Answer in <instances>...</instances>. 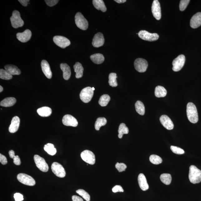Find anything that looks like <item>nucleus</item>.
<instances>
[{
    "mask_svg": "<svg viewBox=\"0 0 201 201\" xmlns=\"http://www.w3.org/2000/svg\"><path fill=\"white\" fill-rule=\"evenodd\" d=\"M160 179L162 183L167 185L170 184L172 181V177L169 174H163L160 176Z\"/></svg>",
    "mask_w": 201,
    "mask_h": 201,
    "instance_id": "37",
    "label": "nucleus"
},
{
    "mask_svg": "<svg viewBox=\"0 0 201 201\" xmlns=\"http://www.w3.org/2000/svg\"><path fill=\"white\" fill-rule=\"evenodd\" d=\"M17 179L21 183L28 186H34L36 184V181L34 179L26 174H18L17 175Z\"/></svg>",
    "mask_w": 201,
    "mask_h": 201,
    "instance_id": "6",
    "label": "nucleus"
},
{
    "mask_svg": "<svg viewBox=\"0 0 201 201\" xmlns=\"http://www.w3.org/2000/svg\"><path fill=\"white\" fill-rule=\"evenodd\" d=\"M116 169H117V170L119 171V172H122L124 171L125 170V169H126L127 167V166L125 165V164L121 163H119L118 162H117L115 166Z\"/></svg>",
    "mask_w": 201,
    "mask_h": 201,
    "instance_id": "43",
    "label": "nucleus"
},
{
    "mask_svg": "<svg viewBox=\"0 0 201 201\" xmlns=\"http://www.w3.org/2000/svg\"><path fill=\"white\" fill-rule=\"evenodd\" d=\"M135 109L137 113L140 115H143L145 113V107L143 102L138 100L135 104Z\"/></svg>",
    "mask_w": 201,
    "mask_h": 201,
    "instance_id": "31",
    "label": "nucleus"
},
{
    "mask_svg": "<svg viewBox=\"0 0 201 201\" xmlns=\"http://www.w3.org/2000/svg\"><path fill=\"white\" fill-rule=\"evenodd\" d=\"M114 1L119 3H122L126 2V0H115V1Z\"/></svg>",
    "mask_w": 201,
    "mask_h": 201,
    "instance_id": "52",
    "label": "nucleus"
},
{
    "mask_svg": "<svg viewBox=\"0 0 201 201\" xmlns=\"http://www.w3.org/2000/svg\"><path fill=\"white\" fill-rule=\"evenodd\" d=\"M18 1L21 3V4L24 7H27V6L29 0H19Z\"/></svg>",
    "mask_w": 201,
    "mask_h": 201,
    "instance_id": "49",
    "label": "nucleus"
},
{
    "mask_svg": "<svg viewBox=\"0 0 201 201\" xmlns=\"http://www.w3.org/2000/svg\"><path fill=\"white\" fill-rule=\"evenodd\" d=\"M104 42L105 40L103 34L101 32H98L94 36L92 44L95 47H99L104 45Z\"/></svg>",
    "mask_w": 201,
    "mask_h": 201,
    "instance_id": "16",
    "label": "nucleus"
},
{
    "mask_svg": "<svg viewBox=\"0 0 201 201\" xmlns=\"http://www.w3.org/2000/svg\"><path fill=\"white\" fill-rule=\"evenodd\" d=\"M51 169L52 172L57 177L60 178L65 177L66 173L65 169L61 164L57 162H54L52 164Z\"/></svg>",
    "mask_w": 201,
    "mask_h": 201,
    "instance_id": "11",
    "label": "nucleus"
},
{
    "mask_svg": "<svg viewBox=\"0 0 201 201\" xmlns=\"http://www.w3.org/2000/svg\"><path fill=\"white\" fill-rule=\"evenodd\" d=\"M41 67L42 72L46 76L48 79H51L52 76V73L48 62L46 60H42L41 62Z\"/></svg>",
    "mask_w": 201,
    "mask_h": 201,
    "instance_id": "20",
    "label": "nucleus"
},
{
    "mask_svg": "<svg viewBox=\"0 0 201 201\" xmlns=\"http://www.w3.org/2000/svg\"><path fill=\"white\" fill-rule=\"evenodd\" d=\"M109 83L110 86L114 87H116L118 86L117 78V76L116 73H111L109 75Z\"/></svg>",
    "mask_w": 201,
    "mask_h": 201,
    "instance_id": "36",
    "label": "nucleus"
},
{
    "mask_svg": "<svg viewBox=\"0 0 201 201\" xmlns=\"http://www.w3.org/2000/svg\"><path fill=\"white\" fill-rule=\"evenodd\" d=\"M112 191L114 193H117L118 192H123L124 190L122 187L120 185H116L112 189Z\"/></svg>",
    "mask_w": 201,
    "mask_h": 201,
    "instance_id": "45",
    "label": "nucleus"
},
{
    "mask_svg": "<svg viewBox=\"0 0 201 201\" xmlns=\"http://www.w3.org/2000/svg\"><path fill=\"white\" fill-rule=\"evenodd\" d=\"M73 68L75 72H76V78L78 79L82 78L84 70L82 64L80 62H76L73 66Z\"/></svg>",
    "mask_w": 201,
    "mask_h": 201,
    "instance_id": "29",
    "label": "nucleus"
},
{
    "mask_svg": "<svg viewBox=\"0 0 201 201\" xmlns=\"http://www.w3.org/2000/svg\"><path fill=\"white\" fill-rule=\"evenodd\" d=\"M148 65L147 61L144 59H137L135 61V68L139 72L143 73L146 71Z\"/></svg>",
    "mask_w": 201,
    "mask_h": 201,
    "instance_id": "12",
    "label": "nucleus"
},
{
    "mask_svg": "<svg viewBox=\"0 0 201 201\" xmlns=\"http://www.w3.org/2000/svg\"><path fill=\"white\" fill-rule=\"evenodd\" d=\"M38 115L42 117L49 116L52 113L51 108L47 107H43L39 108L37 110Z\"/></svg>",
    "mask_w": 201,
    "mask_h": 201,
    "instance_id": "26",
    "label": "nucleus"
},
{
    "mask_svg": "<svg viewBox=\"0 0 201 201\" xmlns=\"http://www.w3.org/2000/svg\"><path fill=\"white\" fill-rule=\"evenodd\" d=\"M187 117L189 121L196 123L199 120L198 114L196 105L192 102H189L187 106Z\"/></svg>",
    "mask_w": 201,
    "mask_h": 201,
    "instance_id": "1",
    "label": "nucleus"
},
{
    "mask_svg": "<svg viewBox=\"0 0 201 201\" xmlns=\"http://www.w3.org/2000/svg\"><path fill=\"white\" fill-rule=\"evenodd\" d=\"M81 156L83 161L87 163L90 165H94L95 163V155L93 153L89 150L83 151L81 153Z\"/></svg>",
    "mask_w": 201,
    "mask_h": 201,
    "instance_id": "8",
    "label": "nucleus"
},
{
    "mask_svg": "<svg viewBox=\"0 0 201 201\" xmlns=\"http://www.w3.org/2000/svg\"><path fill=\"white\" fill-rule=\"evenodd\" d=\"M92 90H93L94 91L95 90V88H94V87H92Z\"/></svg>",
    "mask_w": 201,
    "mask_h": 201,
    "instance_id": "54",
    "label": "nucleus"
},
{
    "mask_svg": "<svg viewBox=\"0 0 201 201\" xmlns=\"http://www.w3.org/2000/svg\"><path fill=\"white\" fill-rule=\"evenodd\" d=\"M10 20L12 26L15 28L22 27L24 24V21L21 19L20 13L18 11H13Z\"/></svg>",
    "mask_w": 201,
    "mask_h": 201,
    "instance_id": "3",
    "label": "nucleus"
},
{
    "mask_svg": "<svg viewBox=\"0 0 201 201\" xmlns=\"http://www.w3.org/2000/svg\"><path fill=\"white\" fill-rule=\"evenodd\" d=\"M16 102V99L15 98L7 97L2 100L0 105L2 107H10L14 105Z\"/></svg>",
    "mask_w": 201,
    "mask_h": 201,
    "instance_id": "25",
    "label": "nucleus"
},
{
    "mask_svg": "<svg viewBox=\"0 0 201 201\" xmlns=\"http://www.w3.org/2000/svg\"><path fill=\"white\" fill-rule=\"evenodd\" d=\"M75 22L76 26L80 29L86 30L88 27V22L82 13L78 12L75 16Z\"/></svg>",
    "mask_w": 201,
    "mask_h": 201,
    "instance_id": "4",
    "label": "nucleus"
},
{
    "mask_svg": "<svg viewBox=\"0 0 201 201\" xmlns=\"http://www.w3.org/2000/svg\"><path fill=\"white\" fill-rule=\"evenodd\" d=\"M190 2V0H181L179 5L180 10L182 11H184Z\"/></svg>",
    "mask_w": 201,
    "mask_h": 201,
    "instance_id": "42",
    "label": "nucleus"
},
{
    "mask_svg": "<svg viewBox=\"0 0 201 201\" xmlns=\"http://www.w3.org/2000/svg\"><path fill=\"white\" fill-rule=\"evenodd\" d=\"M14 198L15 201H22L24 200L23 196L20 193H16L14 194Z\"/></svg>",
    "mask_w": 201,
    "mask_h": 201,
    "instance_id": "46",
    "label": "nucleus"
},
{
    "mask_svg": "<svg viewBox=\"0 0 201 201\" xmlns=\"http://www.w3.org/2000/svg\"><path fill=\"white\" fill-rule=\"evenodd\" d=\"M44 150L50 155H54L56 153L57 150L53 144H47L44 146Z\"/></svg>",
    "mask_w": 201,
    "mask_h": 201,
    "instance_id": "33",
    "label": "nucleus"
},
{
    "mask_svg": "<svg viewBox=\"0 0 201 201\" xmlns=\"http://www.w3.org/2000/svg\"><path fill=\"white\" fill-rule=\"evenodd\" d=\"M76 192L80 196H82L85 200L86 201H90V195L86 191L83 190V189H79V190L76 191Z\"/></svg>",
    "mask_w": 201,
    "mask_h": 201,
    "instance_id": "40",
    "label": "nucleus"
},
{
    "mask_svg": "<svg viewBox=\"0 0 201 201\" xmlns=\"http://www.w3.org/2000/svg\"><path fill=\"white\" fill-rule=\"evenodd\" d=\"M94 95V91L92 88L87 87L81 91L80 94V99L84 103L90 102Z\"/></svg>",
    "mask_w": 201,
    "mask_h": 201,
    "instance_id": "5",
    "label": "nucleus"
},
{
    "mask_svg": "<svg viewBox=\"0 0 201 201\" xmlns=\"http://www.w3.org/2000/svg\"><path fill=\"white\" fill-rule=\"evenodd\" d=\"M63 124L67 126L76 127L78 126V122L76 118L71 115L64 116L62 119Z\"/></svg>",
    "mask_w": 201,
    "mask_h": 201,
    "instance_id": "15",
    "label": "nucleus"
},
{
    "mask_svg": "<svg viewBox=\"0 0 201 201\" xmlns=\"http://www.w3.org/2000/svg\"><path fill=\"white\" fill-rule=\"evenodd\" d=\"M107 123V120L104 117H99L96 120L95 127L96 130H99L100 127L106 125Z\"/></svg>",
    "mask_w": 201,
    "mask_h": 201,
    "instance_id": "35",
    "label": "nucleus"
},
{
    "mask_svg": "<svg viewBox=\"0 0 201 201\" xmlns=\"http://www.w3.org/2000/svg\"><path fill=\"white\" fill-rule=\"evenodd\" d=\"M150 161L151 163L155 165H158L162 162V158L156 154H152L150 157Z\"/></svg>",
    "mask_w": 201,
    "mask_h": 201,
    "instance_id": "39",
    "label": "nucleus"
},
{
    "mask_svg": "<svg viewBox=\"0 0 201 201\" xmlns=\"http://www.w3.org/2000/svg\"><path fill=\"white\" fill-rule=\"evenodd\" d=\"M32 36V33L29 30L27 29L23 32H18L17 34V37L20 41L26 42L29 41Z\"/></svg>",
    "mask_w": 201,
    "mask_h": 201,
    "instance_id": "18",
    "label": "nucleus"
},
{
    "mask_svg": "<svg viewBox=\"0 0 201 201\" xmlns=\"http://www.w3.org/2000/svg\"><path fill=\"white\" fill-rule=\"evenodd\" d=\"M72 199L73 201H84L82 198L78 196H73L72 197Z\"/></svg>",
    "mask_w": 201,
    "mask_h": 201,
    "instance_id": "50",
    "label": "nucleus"
},
{
    "mask_svg": "<svg viewBox=\"0 0 201 201\" xmlns=\"http://www.w3.org/2000/svg\"><path fill=\"white\" fill-rule=\"evenodd\" d=\"M13 163L17 165H20L21 164V160L20 157L18 155L15 156L13 158Z\"/></svg>",
    "mask_w": 201,
    "mask_h": 201,
    "instance_id": "48",
    "label": "nucleus"
},
{
    "mask_svg": "<svg viewBox=\"0 0 201 201\" xmlns=\"http://www.w3.org/2000/svg\"><path fill=\"white\" fill-rule=\"evenodd\" d=\"M0 78L4 80H10L12 78V75L8 71L3 69L0 70Z\"/></svg>",
    "mask_w": 201,
    "mask_h": 201,
    "instance_id": "38",
    "label": "nucleus"
},
{
    "mask_svg": "<svg viewBox=\"0 0 201 201\" xmlns=\"http://www.w3.org/2000/svg\"><path fill=\"white\" fill-rule=\"evenodd\" d=\"M139 185L143 191H146L149 188V186L147 181L146 178L144 174L141 173L138 177Z\"/></svg>",
    "mask_w": 201,
    "mask_h": 201,
    "instance_id": "22",
    "label": "nucleus"
},
{
    "mask_svg": "<svg viewBox=\"0 0 201 201\" xmlns=\"http://www.w3.org/2000/svg\"><path fill=\"white\" fill-rule=\"evenodd\" d=\"M93 4L96 9L98 10L101 11L102 12H105L107 11V8L102 0H93Z\"/></svg>",
    "mask_w": 201,
    "mask_h": 201,
    "instance_id": "27",
    "label": "nucleus"
},
{
    "mask_svg": "<svg viewBox=\"0 0 201 201\" xmlns=\"http://www.w3.org/2000/svg\"><path fill=\"white\" fill-rule=\"evenodd\" d=\"M191 28H196L201 26V12H198L193 15L190 21Z\"/></svg>",
    "mask_w": 201,
    "mask_h": 201,
    "instance_id": "19",
    "label": "nucleus"
},
{
    "mask_svg": "<svg viewBox=\"0 0 201 201\" xmlns=\"http://www.w3.org/2000/svg\"><path fill=\"white\" fill-rule=\"evenodd\" d=\"M53 40L56 45L62 49H65L71 44L70 40L65 37L55 36L53 37Z\"/></svg>",
    "mask_w": 201,
    "mask_h": 201,
    "instance_id": "13",
    "label": "nucleus"
},
{
    "mask_svg": "<svg viewBox=\"0 0 201 201\" xmlns=\"http://www.w3.org/2000/svg\"><path fill=\"white\" fill-rule=\"evenodd\" d=\"M153 15L156 20H159L161 18V8L160 4L158 0H154L152 6Z\"/></svg>",
    "mask_w": 201,
    "mask_h": 201,
    "instance_id": "14",
    "label": "nucleus"
},
{
    "mask_svg": "<svg viewBox=\"0 0 201 201\" xmlns=\"http://www.w3.org/2000/svg\"><path fill=\"white\" fill-rule=\"evenodd\" d=\"M34 159L37 167L40 171L43 172H47L49 170V166L43 158L40 157L37 154H36L34 156Z\"/></svg>",
    "mask_w": 201,
    "mask_h": 201,
    "instance_id": "7",
    "label": "nucleus"
},
{
    "mask_svg": "<svg viewBox=\"0 0 201 201\" xmlns=\"http://www.w3.org/2000/svg\"><path fill=\"white\" fill-rule=\"evenodd\" d=\"M154 94L156 97H164L167 95V91L164 87L158 86L155 88Z\"/></svg>",
    "mask_w": 201,
    "mask_h": 201,
    "instance_id": "30",
    "label": "nucleus"
},
{
    "mask_svg": "<svg viewBox=\"0 0 201 201\" xmlns=\"http://www.w3.org/2000/svg\"><path fill=\"white\" fill-rule=\"evenodd\" d=\"M5 69L12 75H19L21 74V71L18 67L15 65H7L5 66Z\"/></svg>",
    "mask_w": 201,
    "mask_h": 201,
    "instance_id": "24",
    "label": "nucleus"
},
{
    "mask_svg": "<svg viewBox=\"0 0 201 201\" xmlns=\"http://www.w3.org/2000/svg\"><path fill=\"white\" fill-rule=\"evenodd\" d=\"M189 177L191 183L194 184L200 183L201 181V171L196 166L191 165L189 170Z\"/></svg>",
    "mask_w": 201,
    "mask_h": 201,
    "instance_id": "2",
    "label": "nucleus"
},
{
    "mask_svg": "<svg viewBox=\"0 0 201 201\" xmlns=\"http://www.w3.org/2000/svg\"><path fill=\"white\" fill-rule=\"evenodd\" d=\"M90 59L96 64H100L103 62L105 60L104 56L100 53H96L91 56Z\"/></svg>",
    "mask_w": 201,
    "mask_h": 201,
    "instance_id": "28",
    "label": "nucleus"
},
{
    "mask_svg": "<svg viewBox=\"0 0 201 201\" xmlns=\"http://www.w3.org/2000/svg\"><path fill=\"white\" fill-rule=\"evenodd\" d=\"M9 156L11 158L13 159L15 157V152L13 150H10L9 151Z\"/></svg>",
    "mask_w": 201,
    "mask_h": 201,
    "instance_id": "51",
    "label": "nucleus"
},
{
    "mask_svg": "<svg viewBox=\"0 0 201 201\" xmlns=\"http://www.w3.org/2000/svg\"><path fill=\"white\" fill-rule=\"evenodd\" d=\"M185 56L184 55H181L174 60L173 64V70L174 71H178L182 69L185 62Z\"/></svg>",
    "mask_w": 201,
    "mask_h": 201,
    "instance_id": "10",
    "label": "nucleus"
},
{
    "mask_svg": "<svg viewBox=\"0 0 201 201\" xmlns=\"http://www.w3.org/2000/svg\"><path fill=\"white\" fill-rule=\"evenodd\" d=\"M3 90V88L2 87V86H0V92H1Z\"/></svg>",
    "mask_w": 201,
    "mask_h": 201,
    "instance_id": "53",
    "label": "nucleus"
},
{
    "mask_svg": "<svg viewBox=\"0 0 201 201\" xmlns=\"http://www.w3.org/2000/svg\"><path fill=\"white\" fill-rule=\"evenodd\" d=\"M139 37L144 40L153 42L157 40L159 36L156 33H151L145 30H141L138 33Z\"/></svg>",
    "mask_w": 201,
    "mask_h": 201,
    "instance_id": "9",
    "label": "nucleus"
},
{
    "mask_svg": "<svg viewBox=\"0 0 201 201\" xmlns=\"http://www.w3.org/2000/svg\"><path fill=\"white\" fill-rule=\"evenodd\" d=\"M0 162H1V163L3 165H6V164H7V159L6 157L1 154H0Z\"/></svg>",
    "mask_w": 201,
    "mask_h": 201,
    "instance_id": "47",
    "label": "nucleus"
},
{
    "mask_svg": "<svg viewBox=\"0 0 201 201\" xmlns=\"http://www.w3.org/2000/svg\"><path fill=\"white\" fill-rule=\"evenodd\" d=\"M110 100V97L107 94H104L100 96L98 103L102 107H105L108 105Z\"/></svg>",
    "mask_w": 201,
    "mask_h": 201,
    "instance_id": "34",
    "label": "nucleus"
},
{
    "mask_svg": "<svg viewBox=\"0 0 201 201\" xmlns=\"http://www.w3.org/2000/svg\"><path fill=\"white\" fill-rule=\"evenodd\" d=\"M20 125V119L18 116H15L12 120L9 127V131L11 133H15L18 130Z\"/></svg>",
    "mask_w": 201,
    "mask_h": 201,
    "instance_id": "21",
    "label": "nucleus"
},
{
    "mask_svg": "<svg viewBox=\"0 0 201 201\" xmlns=\"http://www.w3.org/2000/svg\"><path fill=\"white\" fill-rule=\"evenodd\" d=\"M170 148L172 151L175 154H184V151L178 147L171 146Z\"/></svg>",
    "mask_w": 201,
    "mask_h": 201,
    "instance_id": "41",
    "label": "nucleus"
},
{
    "mask_svg": "<svg viewBox=\"0 0 201 201\" xmlns=\"http://www.w3.org/2000/svg\"><path fill=\"white\" fill-rule=\"evenodd\" d=\"M118 132L119 133L118 137L120 139L122 138L124 134H128L129 132V129L125 123H122L120 125Z\"/></svg>",
    "mask_w": 201,
    "mask_h": 201,
    "instance_id": "32",
    "label": "nucleus"
},
{
    "mask_svg": "<svg viewBox=\"0 0 201 201\" xmlns=\"http://www.w3.org/2000/svg\"><path fill=\"white\" fill-rule=\"evenodd\" d=\"M61 69L63 72V78L66 80H68L71 76V70L70 67L66 63H61Z\"/></svg>",
    "mask_w": 201,
    "mask_h": 201,
    "instance_id": "23",
    "label": "nucleus"
},
{
    "mask_svg": "<svg viewBox=\"0 0 201 201\" xmlns=\"http://www.w3.org/2000/svg\"><path fill=\"white\" fill-rule=\"evenodd\" d=\"M160 121L162 125L167 130H171L174 127V124L170 118L167 115H163L160 118Z\"/></svg>",
    "mask_w": 201,
    "mask_h": 201,
    "instance_id": "17",
    "label": "nucleus"
},
{
    "mask_svg": "<svg viewBox=\"0 0 201 201\" xmlns=\"http://www.w3.org/2000/svg\"><path fill=\"white\" fill-rule=\"evenodd\" d=\"M59 1L58 0H45V2L48 6L49 7H53L56 5Z\"/></svg>",
    "mask_w": 201,
    "mask_h": 201,
    "instance_id": "44",
    "label": "nucleus"
}]
</instances>
